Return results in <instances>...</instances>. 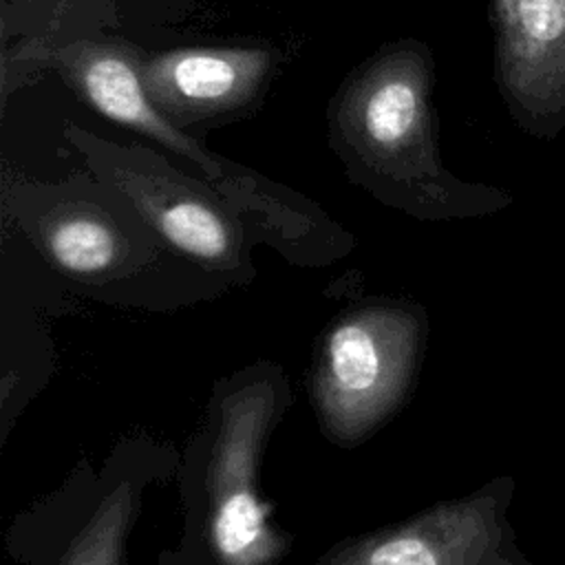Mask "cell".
<instances>
[{
	"label": "cell",
	"instance_id": "obj_2",
	"mask_svg": "<svg viewBox=\"0 0 565 565\" xmlns=\"http://www.w3.org/2000/svg\"><path fill=\"white\" fill-rule=\"evenodd\" d=\"M291 404L289 375L271 360L214 380L174 477L179 543L157 565H280L289 556L294 534L263 494V463Z\"/></svg>",
	"mask_w": 565,
	"mask_h": 565
},
{
	"label": "cell",
	"instance_id": "obj_8",
	"mask_svg": "<svg viewBox=\"0 0 565 565\" xmlns=\"http://www.w3.org/2000/svg\"><path fill=\"white\" fill-rule=\"evenodd\" d=\"M278 66V51L254 44L177 46L141 53L148 102L174 126L196 132L252 115Z\"/></svg>",
	"mask_w": 565,
	"mask_h": 565
},
{
	"label": "cell",
	"instance_id": "obj_3",
	"mask_svg": "<svg viewBox=\"0 0 565 565\" xmlns=\"http://www.w3.org/2000/svg\"><path fill=\"white\" fill-rule=\"evenodd\" d=\"M435 60L402 35L353 66L327 106V139L347 179L377 203L417 221L488 214L505 192L452 174L439 152Z\"/></svg>",
	"mask_w": 565,
	"mask_h": 565
},
{
	"label": "cell",
	"instance_id": "obj_12",
	"mask_svg": "<svg viewBox=\"0 0 565 565\" xmlns=\"http://www.w3.org/2000/svg\"><path fill=\"white\" fill-rule=\"evenodd\" d=\"M31 2H35V0H4L2 4H9V7H26V4H31Z\"/></svg>",
	"mask_w": 565,
	"mask_h": 565
},
{
	"label": "cell",
	"instance_id": "obj_9",
	"mask_svg": "<svg viewBox=\"0 0 565 565\" xmlns=\"http://www.w3.org/2000/svg\"><path fill=\"white\" fill-rule=\"evenodd\" d=\"M4 236L0 276V446L55 373L53 322L77 296L15 234Z\"/></svg>",
	"mask_w": 565,
	"mask_h": 565
},
{
	"label": "cell",
	"instance_id": "obj_5",
	"mask_svg": "<svg viewBox=\"0 0 565 565\" xmlns=\"http://www.w3.org/2000/svg\"><path fill=\"white\" fill-rule=\"evenodd\" d=\"M426 309L406 296H355L316 338L307 393L320 433L353 450L415 391L426 353Z\"/></svg>",
	"mask_w": 565,
	"mask_h": 565
},
{
	"label": "cell",
	"instance_id": "obj_6",
	"mask_svg": "<svg viewBox=\"0 0 565 565\" xmlns=\"http://www.w3.org/2000/svg\"><path fill=\"white\" fill-rule=\"evenodd\" d=\"M179 459L181 450L146 430L121 435L99 463L79 459L13 514L7 554L18 565H128L146 494L177 477Z\"/></svg>",
	"mask_w": 565,
	"mask_h": 565
},
{
	"label": "cell",
	"instance_id": "obj_7",
	"mask_svg": "<svg viewBox=\"0 0 565 565\" xmlns=\"http://www.w3.org/2000/svg\"><path fill=\"white\" fill-rule=\"evenodd\" d=\"M62 141L86 170L126 196L183 258L230 289L254 280L256 243L241 216L205 179L150 146L106 139L77 121H64Z\"/></svg>",
	"mask_w": 565,
	"mask_h": 565
},
{
	"label": "cell",
	"instance_id": "obj_10",
	"mask_svg": "<svg viewBox=\"0 0 565 565\" xmlns=\"http://www.w3.org/2000/svg\"><path fill=\"white\" fill-rule=\"evenodd\" d=\"M494 82L521 130H565V0H488Z\"/></svg>",
	"mask_w": 565,
	"mask_h": 565
},
{
	"label": "cell",
	"instance_id": "obj_1",
	"mask_svg": "<svg viewBox=\"0 0 565 565\" xmlns=\"http://www.w3.org/2000/svg\"><path fill=\"white\" fill-rule=\"evenodd\" d=\"M0 218L77 298L172 313L230 291L86 168L49 181L2 159Z\"/></svg>",
	"mask_w": 565,
	"mask_h": 565
},
{
	"label": "cell",
	"instance_id": "obj_11",
	"mask_svg": "<svg viewBox=\"0 0 565 565\" xmlns=\"http://www.w3.org/2000/svg\"><path fill=\"white\" fill-rule=\"evenodd\" d=\"M494 499L439 501L344 536L311 565H494Z\"/></svg>",
	"mask_w": 565,
	"mask_h": 565
},
{
	"label": "cell",
	"instance_id": "obj_4",
	"mask_svg": "<svg viewBox=\"0 0 565 565\" xmlns=\"http://www.w3.org/2000/svg\"><path fill=\"white\" fill-rule=\"evenodd\" d=\"M141 53L117 38H77L51 49L38 62V75L55 71L95 113L196 168L241 216L254 243L267 245L289 265L329 267L355 249V236L313 199L205 148L196 135L166 119L143 93Z\"/></svg>",
	"mask_w": 565,
	"mask_h": 565
}]
</instances>
